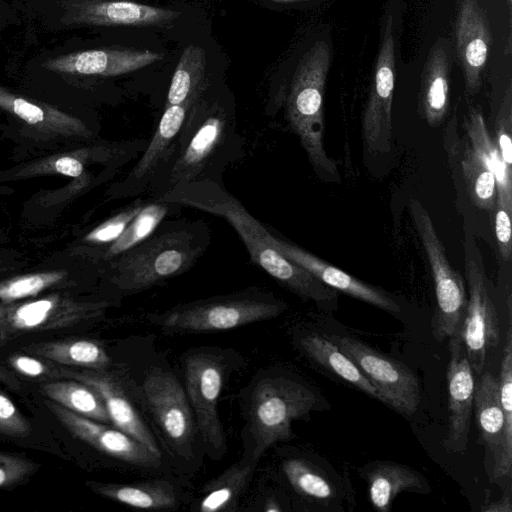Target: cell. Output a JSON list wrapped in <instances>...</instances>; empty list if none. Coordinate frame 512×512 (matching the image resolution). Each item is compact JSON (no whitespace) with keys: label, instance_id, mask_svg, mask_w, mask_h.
<instances>
[{"label":"cell","instance_id":"1","mask_svg":"<svg viewBox=\"0 0 512 512\" xmlns=\"http://www.w3.org/2000/svg\"><path fill=\"white\" fill-rule=\"evenodd\" d=\"M152 199L221 217L237 232L258 267L320 309L327 312L337 309L339 292L286 258L268 239L266 225L255 218L223 183L210 180L185 183Z\"/></svg>","mask_w":512,"mask_h":512},{"label":"cell","instance_id":"2","mask_svg":"<svg viewBox=\"0 0 512 512\" xmlns=\"http://www.w3.org/2000/svg\"><path fill=\"white\" fill-rule=\"evenodd\" d=\"M243 148L234 111L201 94L190 107L148 196L156 198L178 185L195 181L223 183L225 169L243 154Z\"/></svg>","mask_w":512,"mask_h":512},{"label":"cell","instance_id":"3","mask_svg":"<svg viewBox=\"0 0 512 512\" xmlns=\"http://www.w3.org/2000/svg\"><path fill=\"white\" fill-rule=\"evenodd\" d=\"M210 241L202 220L164 219L148 238L112 261V281L128 295L149 289L188 271Z\"/></svg>","mask_w":512,"mask_h":512},{"label":"cell","instance_id":"4","mask_svg":"<svg viewBox=\"0 0 512 512\" xmlns=\"http://www.w3.org/2000/svg\"><path fill=\"white\" fill-rule=\"evenodd\" d=\"M282 300L260 288L199 299L163 312L149 313L147 321L166 334H193L231 330L280 315Z\"/></svg>","mask_w":512,"mask_h":512},{"label":"cell","instance_id":"5","mask_svg":"<svg viewBox=\"0 0 512 512\" xmlns=\"http://www.w3.org/2000/svg\"><path fill=\"white\" fill-rule=\"evenodd\" d=\"M331 63V49L319 40L303 55L292 78L286 112L289 125L318 175L339 179L336 162L323 145V97Z\"/></svg>","mask_w":512,"mask_h":512},{"label":"cell","instance_id":"6","mask_svg":"<svg viewBox=\"0 0 512 512\" xmlns=\"http://www.w3.org/2000/svg\"><path fill=\"white\" fill-rule=\"evenodd\" d=\"M317 395L284 376H263L253 385L246 410L249 445L246 454L260 460L275 443L293 437L292 422L318 407Z\"/></svg>","mask_w":512,"mask_h":512},{"label":"cell","instance_id":"7","mask_svg":"<svg viewBox=\"0 0 512 512\" xmlns=\"http://www.w3.org/2000/svg\"><path fill=\"white\" fill-rule=\"evenodd\" d=\"M184 389L205 452L221 459L227 450L218 402L228 371V356L215 348L189 351L183 358Z\"/></svg>","mask_w":512,"mask_h":512},{"label":"cell","instance_id":"8","mask_svg":"<svg viewBox=\"0 0 512 512\" xmlns=\"http://www.w3.org/2000/svg\"><path fill=\"white\" fill-rule=\"evenodd\" d=\"M402 8L389 1L380 23V43L371 89L362 118V135L367 149L385 153L391 148L392 101L396 76V44Z\"/></svg>","mask_w":512,"mask_h":512},{"label":"cell","instance_id":"9","mask_svg":"<svg viewBox=\"0 0 512 512\" xmlns=\"http://www.w3.org/2000/svg\"><path fill=\"white\" fill-rule=\"evenodd\" d=\"M409 209L434 279L437 307L432 321L433 335L437 341H443L462 331L467 308L465 282L450 265L425 207L411 198Z\"/></svg>","mask_w":512,"mask_h":512},{"label":"cell","instance_id":"10","mask_svg":"<svg viewBox=\"0 0 512 512\" xmlns=\"http://www.w3.org/2000/svg\"><path fill=\"white\" fill-rule=\"evenodd\" d=\"M464 267L468 297L461 336L472 371L480 376L488 349L499 344L500 328L482 254L468 230L464 239Z\"/></svg>","mask_w":512,"mask_h":512},{"label":"cell","instance_id":"11","mask_svg":"<svg viewBox=\"0 0 512 512\" xmlns=\"http://www.w3.org/2000/svg\"><path fill=\"white\" fill-rule=\"evenodd\" d=\"M140 392L171 452L190 460L198 432L184 386L172 373L153 369Z\"/></svg>","mask_w":512,"mask_h":512},{"label":"cell","instance_id":"12","mask_svg":"<svg viewBox=\"0 0 512 512\" xmlns=\"http://www.w3.org/2000/svg\"><path fill=\"white\" fill-rule=\"evenodd\" d=\"M330 338L377 389L381 402L407 416L416 412L420 403L419 382L407 366L352 337Z\"/></svg>","mask_w":512,"mask_h":512},{"label":"cell","instance_id":"13","mask_svg":"<svg viewBox=\"0 0 512 512\" xmlns=\"http://www.w3.org/2000/svg\"><path fill=\"white\" fill-rule=\"evenodd\" d=\"M473 409L484 447V463L490 481L501 484L511 476L512 456L506 451L504 416L499 399L498 379L490 372H482L475 385Z\"/></svg>","mask_w":512,"mask_h":512},{"label":"cell","instance_id":"14","mask_svg":"<svg viewBox=\"0 0 512 512\" xmlns=\"http://www.w3.org/2000/svg\"><path fill=\"white\" fill-rule=\"evenodd\" d=\"M45 404L71 434L95 449L139 467L160 466L161 455L154 453L129 434L76 414L50 399Z\"/></svg>","mask_w":512,"mask_h":512},{"label":"cell","instance_id":"15","mask_svg":"<svg viewBox=\"0 0 512 512\" xmlns=\"http://www.w3.org/2000/svg\"><path fill=\"white\" fill-rule=\"evenodd\" d=\"M446 378L449 414L443 445L451 453H462L467 448L476 384L461 332L449 338Z\"/></svg>","mask_w":512,"mask_h":512},{"label":"cell","instance_id":"16","mask_svg":"<svg viewBox=\"0 0 512 512\" xmlns=\"http://www.w3.org/2000/svg\"><path fill=\"white\" fill-rule=\"evenodd\" d=\"M270 242L290 261L302 267L319 281L338 292L364 301L389 313H399L401 307L387 291L367 284L345 271L332 266L307 250L282 237L275 229L266 226Z\"/></svg>","mask_w":512,"mask_h":512},{"label":"cell","instance_id":"17","mask_svg":"<svg viewBox=\"0 0 512 512\" xmlns=\"http://www.w3.org/2000/svg\"><path fill=\"white\" fill-rule=\"evenodd\" d=\"M454 35L465 90L472 96L482 86L492 44L490 24L479 0H457Z\"/></svg>","mask_w":512,"mask_h":512},{"label":"cell","instance_id":"18","mask_svg":"<svg viewBox=\"0 0 512 512\" xmlns=\"http://www.w3.org/2000/svg\"><path fill=\"white\" fill-rule=\"evenodd\" d=\"M58 376L70 377L92 387L102 398L110 422L115 428L129 434L154 453L161 455L157 440L144 421L140 410L122 381L104 370L80 371L59 369Z\"/></svg>","mask_w":512,"mask_h":512},{"label":"cell","instance_id":"19","mask_svg":"<svg viewBox=\"0 0 512 512\" xmlns=\"http://www.w3.org/2000/svg\"><path fill=\"white\" fill-rule=\"evenodd\" d=\"M106 303L76 304L44 298L0 307V329L6 335L62 329L101 315Z\"/></svg>","mask_w":512,"mask_h":512},{"label":"cell","instance_id":"20","mask_svg":"<svg viewBox=\"0 0 512 512\" xmlns=\"http://www.w3.org/2000/svg\"><path fill=\"white\" fill-rule=\"evenodd\" d=\"M192 104L164 107L155 132L142 151L139 160L116 186L118 197L130 198L149 193L156 175L180 134Z\"/></svg>","mask_w":512,"mask_h":512},{"label":"cell","instance_id":"21","mask_svg":"<svg viewBox=\"0 0 512 512\" xmlns=\"http://www.w3.org/2000/svg\"><path fill=\"white\" fill-rule=\"evenodd\" d=\"M181 12L129 0H74L67 23L91 26L164 27Z\"/></svg>","mask_w":512,"mask_h":512},{"label":"cell","instance_id":"22","mask_svg":"<svg viewBox=\"0 0 512 512\" xmlns=\"http://www.w3.org/2000/svg\"><path fill=\"white\" fill-rule=\"evenodd\" d=\"M163 57L162 53L149 49L100 48L51 58L42 66L58 73L114 77L150 66Z\"/></svg>","mask_w":512,"mask_h":512},{"label":"cell","instance_id":"23","mask_svg":"<svg viewBox=\"0 0 512 512\" xmlns=\"http://www.w3.org/2000/svg\"><path fill=\"white\" fill-rule=\"evenodd\" d=\"M452 56L450 40L440 37L431 47L422 70L419 107L431 127L438 126L448 113Z\"/></svg>","mask_w":512,"mask_h":512},{"label":"cell","instance_id":"24","mask_svg":"<svg viewBox=\"0 0 512 512\" xmlns=\"http://www.w3.org/2000/svg\"><path fill=\"white\" fill-rule=\"evenodd\" d=\"M368 483L369 499L382 512L390 510L396 496L403 491H428L425 479L410 467L389 461L369 463L361 470Z\"/></svg>","mask_w":512,"mask_h":512},{"label":"cell","instance_id":"25","mask_svg":"<svg viewBox=\"0 0 512 512\" xmlns=\"http://www.w3.org/2000/svg\"><path fill=\"white\" fill-rule=\"evenodd\" d=\"M299 346L312 362L363 393L381 401L377 389L333 341L312 333L302 336Z\"/></svg>","mask_w":512,"mask_h":512},{"label":"cell","instance_id":"26","mask_svg":"<svg viewBox=\"0 0 512 512\" xmlns=\"http://www.w3.org/2000/svg\"><path fill=\"white\" fill-rule=\"evenodd\" d=\"M259 460L245 454L202 489L196 510L200 512L234 511Z\"/></svg>","mask_w":512,"mask_h":512},{"label":"cell","instance_id":"27","mask_svg":"<svg viewBox=\"0 0 512 512\" xmlns=\"http://www.w3.org/2000/svg\"><path fill=\"white\" fill-rule=\"evenodd\" d=\"M91 488L104 497L138 509L167 510L179 505L175 486L162 479L132 484L92 483Z\"/></svg>","mask_w":512,"mask_h":512},{"label":"cell","instance_id":"28","mask_svg":"<svg viewBox=\"0 0 512 512\" xmlns=\"http://www.w3.org/2000/svg\"><path fill=\"white\" fill-rule=\"evenodd\" d=\"M206 53L190 44L182 52L169 85L165 106L194 103L204 93Z\"/></svg>","mask_w":512,"mask_h":512},{"label":"cell","instance_id":"29","mask_svg":"<svg viewBox=\"0 0 512 512\" xmlns=\"http://www.w3.org/2000/svg\"><path fill=\"white\" fill-rule=\"evenodd\" d=\"M472 149L489 165L495 174L497 195L496 200L512 210V170L506 168L499 152L487 131L482 111L470 108L465 123Z\"/></svg>","mask_w":512,"mask_h":512},{"label":"cell","instance_id":"30","mask_svg":"<svg viewBox=\"0 0 512 512\" xmlns=\"http://www.w3.org/2000/svg\"><path fill=\"white\" fill-rule=\"evenodd\" d=\"M40 388L42 394L48 399L76 414L97 422L111 423L100 395L92 387L79 380L47 382Z\"/></svg>","mask_w":512,"mask_h":512},{"label":"cell","instance_id":"31","mask_svg":"<svg viewBox=\"0 0 512 512\" xmlns=\"http://www.w3.org/2000/svg\"><path fill=\"white\" fill-rule=\"evenodd\" d=\"M27 349L66 366L104 370L111 364L106 350L100 344L86 339L37 343Z\"/></svg>","mask_w":512,"mask_h":512},{"label":"cell","instance_id":"32","mask_svg":"<svg viewBox=\"0 0 512 512\" xmlns=\"http://www.w3.org/2000/svg\"><path fill=\"white\" fill-rule=\"evenodd\" d=\"M171 207L172 205L166 202L149 197L145 206L124 232L108 245L105 252L106 258L113 261L148 238L165 219Z\"/></svg>","mask_w":512,"mask_h":512},{"label":"cell","instance_id":"33","mask_svg":"<svg viewBox=\"0 0 512 512\" xmlns=\"http://www.w3.org/2000/svg\"><path fill=\"white\" fill-rule=\"evenodd\" d=\"M281 467L286 480L298 495L317 502L334 498V487L329 479L308 460L288 458Z\"/></svg>","mask_w":512,"mask_h":512},{"label":"cell","instance_id":"34","mask_svg":"<svg viewBox=\"0 0 512 512\" xmlns=\"http://www.w3.org/2000/svg\"><path fill=\"white\" fill-rule=\"evenodd\" d=\"M469 196L478 208L493 210L496 203V178L486 161L471 147H466L461 160Z\"/></svg>","mask_w":512,"mask_h":512},{"label":"cell","instance_id":"35","mask_svg":"<svg viewBox=\"0 0 512 512\" xmlns=\"http://www.w3.org/2000/svg\"><path fill=\"white\" fill-rule=\"evenodd\" d=\"M504 355L501 362L499 399L504 416V437L507 453L512 456V328L506 333Z\"/></svg>","mask_w":512,"mask_h":512},{"label":"cell","instance_id":"36","mask_svg":"<svg viewBox=\"0 0 512 512\" xmlns=\"http://www.w3.org/2000/svg\"><path fill=\"white\" fill-rule=\"evenodd\" d=\"M148 199L142 197L135 198L124 210L91 231L86 236V239L96 244L110 245L124 232L129 223L145 206Z\"/></svg>","mask_w":512,"mask_h":512},{"label":"cell","instance_id":"37","mask_svg":"<svg viewBox=\"0 0 512 512\" xmlns=\"http://www.w3.org/2000/svg\"><path fill=\"white\" fill-rule=\"evenodd\" d=\"M495 145L499 155L506 166L512 170V83H508L501 105L499 107L496 122Z\"/></svg>","mask_w":512,"mask_h":512},{"label":"cell","instance_id":"38","mask_svg":"<svg viewBox=\"0 0 512 512\" xmlns=\"http://www.w3.org/2000/svg\"><path fill=\"white\" fill-rule=\"evenodd\" d=\"M58 274H42L20 277L0 285V301L10 302L36 295L38 292L55 283Z\"/></svg>","mask_w":512,"mask_h":512},{"label":"cell","instance_id":"39","mask_svg":"<svg viewBox=\"0 0 512 512\" xmlns=\"http://www.w3.org/2000/svg\"><path fill=\"white\" fill-rule=\"evenodd\" d=\"M29 422L18 411L14 403L0 391V433L24 437L29 435Z\"/></svg>","mask_w":512,"mask_h":512},{"label":"cell","instance_id":"40","mask_svg":"<svg viewBox=\"0 0 512 512\" xmlns=\"http://www.w3.org/2000/svg\"><path fill=\"white\" fill-rule=\"evenodd\" d=\"M494 215V228L495 235L498 243V248L502 259L505 262H510L512 255L511 243V215L512 210L508 209L504 204L496 200Z\"/></svg>","mask_w":512,"mask_h":512},{"label":"cell","instance_id":"41","mask_svg":"<svg viewBox=\"0 0 512 512\" xmlns=\"http://www.w3.org/2000/svg\"><path fill=\"white\" fill-rule=\"evenodd\" d=\"M34 464L17 456L0 453V488L24 479L32 472Z\"/></svg>","mask_w":512,"mask_h":512},{"label":"cell","instance_id":"42","mask_svg":"<svg viewBox=\"0 0 512 512\" xmlns=\"http://www.w3.org/2000/svg\"><path fill=\"white\" fill-rule=\"evenodd\" d=\"M10 365L20 374L28 377H41L48 375L51 369L43 361L27 355H12L9 357Z\"/></svg>","mask_w":512,"mask_h":512},{"label":"cell","instance_id":"43","mask_svg":"<svg viewBox=\"0 0 512 512\" xmlns=\"http://www.w3.org/2000/svg\"><path fill=\"white\" fill-rule=\"evenodd\" d=\"M57 172L70 177H78L83 172V164L73 157H61L55 162Z\"/></svg>","mask_w":512,"mask_h":512},{"label":"cell","instance_id":"44","mask_svg":"<svg viewBox=\"0 0 512 512\" xmlns=\"http://www.w3.org/2000/svg\"><path fill=\"white\" fill-rule=\"evenodd\" d=\"M510 494L503 495L499 500L486 504L481 510L484 512H512Z\"/></svg>","mask_w":512,"mask_h":512},{"label":"cell","instance_id":"45","mask_svg":"<svg viewBox=\"0 0 512 512\" xmlns=\"http://www.w3.org/2000/svg\"><path fill=\"white\" fill-rule=\"evenodd\" d=\"M282 510H283V508L281 507L280 503L273 496L267 497L265 499V501L263 502L262 511L278 512V511H282Z\"/></svg>","mask_w":512,"mask_h":512},{"label":"cell","instance_id":"46","mask_svg":"<svg viewBox=\"0 0 512 512\" xmlns=\"http://www.w3.org/2000/svg\"><path fill=\"white\" fill-rule=\"evenodd\" d=\"M274 2H293V1H303V0H270Z\"/></svg>","mask_w":512,"mask_h":512},{"label":"cell","instance_id":"47","mask_svg":"<svg viewBox=\"0 0 512 512\" xmlns=\"http://www.w3.org/2000/svg\"><path fill=\"white\" fill-rule=\"evenodd\" d=\"M4 336H6V334L0 329V344L2 343V341L4 339Z\"/></svg>","mask_w":512,"mask_h":512},{"label":"cell","instance_id":"48","mask_svg":"<svg viewBox=\"0 0 512 512\" xmlns=\"http://www.w3.org/2000/svg\"><path fill=\"white\" fill-rule=\"evenodd\" d=\"M509 11L511 12L512 0H506Z\"/></svg>","mask_w":512,"mask_h":512}]
</instances>
